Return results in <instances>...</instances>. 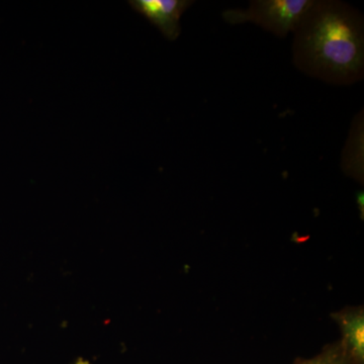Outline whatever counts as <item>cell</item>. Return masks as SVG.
<instances>
[{
    "instance_id": "cell-1",
    "label": "cell",
    "mask_w": 364,
    "mask_h": 364,
    "mask_svg": "<svg viewBox=\"0 0 364 364\" xmlns=\"http://www.w3.org/2000/svg\"><path fill=\"white\" fill-rule=\"evenodd\" d=\"M299 70L337 85L363 77L364 26L358 11L335 0H313L294 31Z\"/></svg>"
},
{
    "instance_id": "cell-2",
    "label": "cell",
    "mask_w": 364,
    "mask_h": 364,
    "mask_svg": "<svg viewBox=\"0 0 364 364\" xmlns=\"http://www.w3.org/2000/svg\"><path fill=\"white\" fill-rule=\"evenodd\" d=\"M313 0H253L247 9H229L223 18L231 25L253 23L279 38L294 33Z\"/></svg>"
},
{
    "instance_id": "cell-3",
    "label": "cell",
    "mask_w": 364,
    "mask_h": 364,
    "mask_svg": "<svg viewBox=\"0 0 364 364\" xmlns=\"http://www.w3.org/2000/svg\"><path fill=\"white\" fill-rule=\"evenodd\" d=\"M132 9L156 26L166 39L176 41L181 36V18L195 4L191 0H130Z\"/></svg>"
},
{
    "instance_id": "cell-4",
    "label": "cell",
    "mask_w": 364,
    "mask_h": 364,
    "mask_svg": "<svg viewBox=\"0 0 364 364\" xmlns=\"http://www.w3.org/2000/svg\"><path fill=\"white\" fill-rule=\"evenodd\" d=\"M337 320L343 331L342 344L353 364H364V318L363 310L340 314Z\"/></svg>"
},
{
    "instance_id": "cell-5",
    "label": "cell",
    "mask_w": 364,
    "mask_h": 364,
    "mask_svg": "<svg viewBox=\"0 0 364 364\" xmlns=\"http://www.w3.org/2000/svg\"><path fill=\"white\" fill-rule=\"evenodd\" d=\"M294 364H353L342 342L327 347L322 353Z\"/></svg>"
}]
</instances>
